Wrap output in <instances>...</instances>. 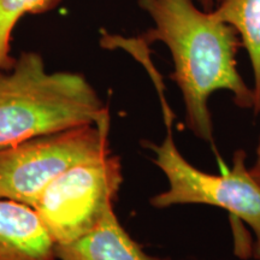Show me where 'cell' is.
I'll return each instance as SVG.
<instances>
[{"label": "cell", "mask_w": 260, "mask_h": 260, "mask_svg": "<svg viewBox=\"0 0 260 260\" xmlns=\"http://www.w3.org/2000/svg\"><path fill=\"white\" fill-rule=\"evenodd\" d=\"M60 0H0V71L10 70L16 58L11 54L12 32L25 15L53 10Z\"/></svg>", "instance_id": "9c48e42d"}, {"label": "cell", "mask_w": 260, "mask_h": 260, "mask_svg": "<svg viewBox=\"0 0 260 260\" xmlns=\"http://www.w3.org/2000/svg\"><path fill=\"white\" fill-rule=\"evenodd\" d=\"M195 2L205 11H212L222 0H195Z\"/></svg>", "instance_id": "30bf717a"}, {"label": "cell", "mask_w": 260, "mask_h": 260, "mask_svg": "<svg viewBox=\"0 0 260 260\" xmlns=\"http://www.w3.org/2000/svg\"><path fill=\"white\" fill-rule=\"evenodd\" d=\"M216 18L236 29L251 61L254 77L255 115L260 113V0H222L211 11Z\"/></svg>", "instance_id": "ba28073f"}, {"label": "cell", "mask_w": 260, "mask_h": 260, "mask_svg": "<svg viewBox=\"0 0 260 260\" xmlns=\"http://www.w3.org/2000/svg\"><path fill=\"white\" fill-rule=\"evenodd\" d=\"M256 157H258V159H260V134L258 139V146H256Z\"/></svg>", "instance_id": "7c38bea8"}, {"label": "cell", "mask_w": 260, "mask_h": 260, "mask_svg": "<svg viewBox=\"0 0 260 260\" xmlns=\"http://www.w3.org/2000/svg\"><path fill=\"white\" fill-rule=\"evenodd\" d=\"M54 248L34 207L0 198V260H56Z\"/></svg>", "instance_id": "8992f818"}, {"label": "cell", "mask_w": 260, "mask_h": 260, "mask_svg": "<svg viewBox=\"0 0 260 260\" xmlns=\"http://www.w3.org/2000/svg\"><path fill=\"white\" fill-rule=\"evenodd\" d=\"M167 135L161 144L145 141L153 152V162L168 178L165 191L154 195L151 205L168 209L176 205H210L220 207L251 226L255 236L254 256L260 260V184L246 167V153L234 154L233 168L218 175L207 174L193 167L178 151L172 134L175 116L165 100L161 84H157Z\"/></svg>", "instance_id": "3957f363"}, {"label": "cell", "mask_w": 260, "mask_h": 260, "mask_svg": "<svg viewBox=\"0 0 260 260\" xmlns=\"http://www.w3.org/2000/svg\"><path fill=\"white\" fill-rule=\"evenodd\" d=\"M122 182L121 159L110 152L63 172L32 207L54 243L63 245L98 225L115 205Z\"/></svg>", "instance_id": "5b68a950"}, {"label": "cell", "mask_w": 260, "mask_h": 260, "mask_svg": "<svg viewBox=\"0 0 260 260\" xmlns=\"http://www.w3.org/2000/svg\"><path fill=\"white\" fill-rule=\"evenodd\" d=\"M138 4L154 24L141 41L161 42L170 52V79L183 98L187 126L197 138L213 144L209 99L214 92L232 93L240 109L254 107V90L237 70L236 53L242 45L236 29L195 0H138Z\"/></svg>", "instance_id": "6da1fadb"}, {"label": "cell", "mask_w": 260, "mask_h": 260, "mask_svg": "<svg viewBox=\"0 0 260 260\" xmlns=\"http://www.w3.org/2000/svg\"><path fill=\"white\" fill-rule=\"evenodd\" d=\"M110 116L89 124L0 149V198L34 206L42 191L80 162L111 152Z\"/></svg>", "instance_id": "277c9868"}, {"label": "cell", "mask_w": 260, "mask_h": 260, "mask_svg": "<svg viewBox=\"0 0 260 260\" xmlns=\"http://www.w3.org/2000/svg\"><path fill=\"white\" fill-rule=\"evenodd\" d=\"M109 116L82 74L50 73L38 52H22L11 69L0 71V149Z\"/></svg>", "instance_id": "7a4b0ae2"}, {"label": "cell", "mask_w": 260, "mask_h": 260, "mask_svg": "<svg viewBox=\"0 0 260 260\" xmlns=\"http://www.w3.org/2000/svg\"><path fill=\"white\" fill-rule=\"evenodd\" d=\"M56 260H171L149 255L122 226L110 207L98 225L75 241L56 245Z\"/></svg>", "instance_id": "52a82bcc"}, {"label": "cell", "mask_w": 260, "mask_h": 260, "mask_svg": "<svg viewBox=\"0 0 260 260\" xmlns=\"http://www.w3.org/2000/svg\"><path fill=\"white\" fill-rule=\"evenodd\" d=\"M249 171H251L252 176L255 178L256 181H258V183L260 184V159H256V161L254 162V165L249 169Z\"/></svg>", "instance_id": "8fae6325"}]
</instances>
